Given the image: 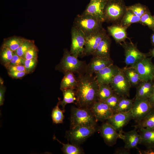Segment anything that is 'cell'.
Instances as JSON below:
<instances>
[{"mask_svg": "<svg viewBox=\"0 0 154 154\" xmlns=\"http://www.w3.org/2000/svg\"><path fill=\"white\" fill-rule=\"evenodd\" d=\"M59 101L56 106L53 109L51 113V117L53 123L56 124L62 123L63 122L64 116L62 110L59 107Z\"/></svg>", "mask_w": 154, "mask_h": 154, "instance_id": "obj_34", "label": "cell"}, {"mask_svg": "<svg viewBox=\"0 0 154 154\" xmlns=\"http://www.w3.org/2000/svg\"><path fill=\"white\" fill-rule=\"evenodd\" d=\"M133 119L130 111L127 112L114 113L107 120V121L111 125L119 132L123 130V128Z\"/></svg>", "mask_w": 154, "mask_h": 154, "instance_id": "obj_16", "label": "cell"}, {"mask_svg": "<svg viewBox=\"0 0 154 154\" xmlns=\"http://www.w3.org/2000/svg\"><path fill=\"white\" fill-rule=\"evenodd\" d=\"M133 126L137 129L154 128V108L140 122Z\"/></svg>", "mask_w": 154, "mask_h": 154, "instance_id": "obj_30", "label": "cell"}, {"mask_svg": "<svg viewBox=\"0 0 154 154\" xmlns=\"http://www.w3.org/2000/svg\"><path fill=\"white\" fill-rule=\"evenodd\" d=\"M99 132L106 144L109 146L115 145L119 138L118 132L107 122L102 124L99 127Z\"/></svg>", "mask_w": 154, "mask_h": 154, "instance_id": "obj_19", "label": "cell"}, {"mask_svg": "<svg viewBox=\"0 0 154 154\" xmlns=\"http://www.w3.org/2000/svg\"><path fill=\"white\" fill-rule=\"evenodd\" d=\"M90 109L97 121L107 120L114 114L110 107L103 102L97 101Z\"/></svg>", "mask_w": 154, "mask_h": 154, "instance_id": "obj_14", "label": "cell"}, {"mask_svg": "<svg viewBox=\"0 0 154 154\" xmlns=\"http://www.w3.org/2000/svg\"></svg>", "mask_w": 154, "mask_h": 154, "instance_id": "obj_51", "label": "cell"}, {"mask_svg": "<svg viewBox=\"0 0 154 154\" xmlns=\"http://www.w3.org/2000/svg\"><path fill=\"white\" fill-rule=\"evenodd\" d=\"M38 49L34 44L25 53L23 58L25 60L37 59Z\"/></svg>", "mask_w": 154, "mask_h": 154, "instance_id": "obj_39", "label": "cell"}, {"mask_svg": "<svg viewBox=\"0 0 154 154\" xmlns=\"http://www.w3.org/2000/svg\"><path fill=\"white\" fill-rule=\"evenodd\" d=\"M141 17L129 10L126 11L119 23L123 26L128 27L132 23L140 22Z\"/></svg>", "mask_w": 154, "mask_h": 154, "instance_id": "obj_32", "label": "cell"}, {"mask_svg": "<svg viewBox=\"0 0 154 154\" xmlns=\"http://www.w3.org/2000/svg\"><path fill=\"white\" fill-rule=\"evenodd\" d=\"M135 127L132 130L125 132L123 130L118 132L119 138L121 139L124 143V147L130 149L135 148L139 149L137 146L140 144L141 137Z\"/></svg>", "mask_w": 154, "mask_h": 154, "instance_id": "obj_15", "label": "cell"}, {"mask_svg": "<svg viewBox=\"0 0 154 154\" xmlns=\"http://www.w3.org/2000/svg\"><path fill=\"white\" fill-rule=\"evenodd\" d=\"M95 126H78L66 133V137L71 144L79 146L96 131Z\"/></svg>", "mask_w": 154, "mask_h": 154, "instance_id": "obj_6", "label": "cell"}, {"mask_svg": "<svg viewBox=\"0 0 154 154\" xmlns=\"http://www.w3.org/2000/svg\"><path fill=\"white\" fill-rule=\"evenodd\" d=\"M114 153L116 154H129L130 153V149L123 147L117 148L115 150Z\"/></svg>", "mask_w": 154, "mask_h": 154, "instance_id": "obj_45", "label": "cell"}, {"mask_svg": "<svg viewBox=\"0 0 154 154\" xmlns=\"http://www.w3.org/2000/svg\"><path fill=\"white\" fill-rule=\"evenodd\" d=\"M110 84L114 93L121 96L129 97L131 86L122 68L120 69Z\"/></svg>", "mask_w": 154, "mask_h": 154, "instance_id": "obj_7", "label": "cell"}, {"mask_svg": "<svg viewBox=\"0 0 154 154\" xmlns=\"http://www.w3.org/2000/svg\"><path fill=\"white\" fill-rule=\"evenodd\" d=\"M139 129L140 144L144 145L147 149L154 148V128H143Z\"/></svg>", "mask_w": 154, "mask_h": 154, "instance_id": "obj_23", "label": "cell"}, {"mask_svg": "<svg viewBox=\"0 0 154 154\" xmlns=\"http://www.w3.org/2000/svg\"><path fill=\"white\" fill-rule=\"evenodd\" d=\"M6 68L9 71H25L26 72L25 68L24 65H23L15 66L10 65Z\"/></svg>", "mask_w": 154, "mask_h": 154, "instance_id": "obj_43", "label": "cell"}, {"mask_svg": "<svg viewBox=\"0 0 154 154\" xmlns=\"http://www.w3.org/2000/svg\"><path fill=\"white\" fill-rule=\"evenodd\" d=\"M34 44V40L25 38L15 52L19 56L23 58L25 52L31 46Z\"/></svg>", "mask_w": 154, "mask_h": 154, "instance_id": "obj_36", "label": "cell"}, {"mask_svg": "<svg viewBox=\"0 0 154 154\" xmlns=\"http://www.w3.org/2000/svg\"><path fill=\"white\" fill-rule=\"evenodd\" d=\"M139 23L154 30V17L148 11L141 17Z\"/></svg>", "mask_w": 154, "mask_h": 154, "instance_id": "obj_37", "label": "cell"}, {"mask_svg": "<svg viewBox=\"0 0 154 154\" xmlns=\"http://www.w3.org/2000/svg\"><path fill=\"white\" fill-rule=\"evenodd\" d=\"M126 11L123 0H107L104 11L105 21L118 23Z\"/></svg>", "mask_w": 154, "mask_h": 154, "instance_id": "obj_3", "label": "cell"}, {"mask_svg": "<svg viewBox=\"0 0 154 154\" xmlns=\"http://www.w3.org/2000/svg\"><path fill=\"white\" fill-rule=\"evenodd\" d=\"M64 75L60 84V89L71 88L76 89L78 85L77 79L75 78L74 73L70 72L64 73Z\"/></svg>", "mask_w": 154, "mask_h": 154, "instance_id": "obj_24", "label": "cell"}, {"mask_svg": "<svg viewBox=\"0 0 154 154\" xmlns=\"http://www.w3.org/2000/svg\"><path fill=\"white\" fill-rule=\"evenodd\" d=\"M103 28L86 37L85 44L82 56L93 55L98 44L107 35Z\"/></svg>", "mask_w": 154, "mask_h": 154, "instance_id": "obj_12", "label": "cell"}, {"mask_svg": "<svg viewBox=\"0 0 154 154\" xmlns=\"http://www.w3.org/2000/svg\"><path fill=\"white\" fill-rule=\"evenodd\" d=\"M154 32L152 34L151 37V41L152 44L153 45H154V30H153Z\"/></svg>", "mask_w": 154, "mask_h": 154, "instance_id": "obj_48", "label": "cell"}, {"mask_svg": "<svg viewBox=\"0 0 154 154\" xmlns=\"http://www.w3.org/2000/svg\"><path fill=\"white\" fill-rule=\"evenodd\" d=\"M14 52L2 46L1 51L0 59L1 63L6 68L12 59Z\"/></svg>", "mask_w": 154, "mask_h": 154, "instance_id": "obj_33", "label": "cell"}, {"mask_svg": "<svg viewBox=\"0 0 154 154\" xmlns=\"http://www.w3.org/2000/svg\"><path fill=\"white\" fill-rule=\"evenodd\" d=\"M38 62L37 59L25 60L23 65L28 74L33 72Z\"/></svg>", "mask_w": 154, "mask_h": 154, "instance_id": "obj_40", "label": "cell"}, {"mask_svg": "<svg viewBox=\"0 0 154 154\" xmlns=\"http://www.w3.org/2000/svg\"><path fill=\"white\" fill-rule=\"evenodd\" d=\"M6 88L3 84L1 85L0 86V105H2L4 100V94Z\"/></svg>", "mask_w": 154, "mask_h": 154, "instance_id": "obj_44", "label": "cell"}, {"mask_svg": "<svg viewBox=\"0 0 154 154\" xmlns=\"http://www.w3.org/2000/svg\"><path fill=\"white\" fill-rule=\"evenodd\" d=\"M25 38L17 36L9 38L4 40L2 46L15 52L20 46Z\"/></svg>", "mask_w": 154, "mask_h": 154, "instance_id": "obj_31", "label": "cell"}, {"mask_svg": "<svg viewBox=\"0 0 154 154\" xmlns=\"http://www.w3.org/2000/svg\"><path fill=\"white\" fill-rule=\"evenodd\" d=\"M150 54L152 56V57H154V48L151 50L150 51Z\"/></svg>", "mask_w": 154, "mask_h": 154, "instance_id": "obj_49", "label": "cell"}, {"mask_svg": "<svg viewBox=\"0 0 154 154\" xmlns=\"http://www.w3.org/2000/svg\"><path fill=\"white\" fill-rule=\"evenodd\" d=\"M122 69L131 87H136L142 82L139 74L133 67L126 66Z\"/></svg>", "mask_w": 154, "mask_h": 154, "instance_id": "obj_25", "label": "cell"}, {"mask_svg": "<svg viewBox=\"0 0 154 154\" xmlns=\"http://www.w3.org/2000/svg\"><path fill=\"white\" fill-rule=\"evenodd\" d=\"M149 99L151 103L154 108V92L152 96Z\"/></svg>", "mask_w": 154, "mask_h": 154, "instance_id": "obj_47", "label": "cell"}, {"mask_svg": "<svg viewBox=\"0 0 154 154\" xmlns=\"http://www.w3.org/2000/svg\"><path fill=\"white\" fill-rule=\"evenodd\" d=\"M107 0H90L82 15H89L103 23L105 21L104 11Z\"/></svg>", "mask_w": 154, "mask_h": 154, "instance_id": "obj_13", "label": "cell"}, {"mask_svg": "<svg viewBox=\"0 0 154 154\" xmlns=\"http://www.w3.org/2000/svg\"><path fill=\"white\" fill-rule=\"evenodd\" d=\"M113 60L109 57L93 56L89 63L86 65V73L93 75L104 68L114 64Z\"/></svg>", "mask_w": 154, "mask_h": 154, "instance_id": "obj_18", "label": "cell"}, {"mask_svg": "<svg viewBox=\"0 0 154 154\" xmlns=\"http://www.w3.org/2000/svg\"><path fill=\"white\" fill-rule=\"evenodd\" d=\"M8 73L9 76L13 78H21L27 74V72L25 71H9Z\"/></svg>", "mask_w": 154, "mask_h": 154, "instance_id": "obj_42", "label": "cell"}, {"mask_svg": "<svg viewBox=\"0 0 154 154\" xmlns=\"http://www.w3.org/2000/svg\"><path fill=\"white\" fill-rule=\"evenodd\" d=\"M120 68L113 64L95 73V77L99 85L110 84Z\"/></svg>", "mask_w": 154, "mask_h": 154, "instance_id": "obj_17", "label": "cell"}, {"mask_svg": "<svg viewBox=\"0 0 154 154\" xmlns=\"http://www.w3.org/2000/svg\"><path fill=\"white\" fill-rule=\"evenodd\" d=\"M3 82H4L3 79L1 78V77H0V83L1 85L3 84Z\"/></svg>", "mask_w": 154, "mask_h": 154, "instance_id": "obj_50", "label": "cell"}, {"mask_svg": "<svg viewBox=\"0 0 154 154\" xmlns=\"http://www.w3.org/2000/svg\"><path fill=\"white\" fill-rule=\"evenodd\" d=\"M102 23L92 15L81 14L75 18L73 26L80 29L86 37L103 28Z\"/></svg>", "mask_w": 154, "mask_h": 154, "instance_id": "obj_5", "label": "cell"}, {"mask_svg": "<svg viewBox=\"0 0 154 154\" xmlns=\"http://www.w3.org/2000/svg\"><path fill=\"white\" fill-rule=\"evenodd\" d=\"M121 97L114 93L103 102L106 104L110 107L114 113Z\"/></svg>", "mask_w": 154, "mask_h": 154, "instance_id": "obj_38", "label": "cell"}, {"mask_svg": "<svg viewBox=\"0 0 154 154\" xmlns=\"http://www.w3.org/2000/svg\"><path fill=\"white\" fill-rule=\"evenodd\" d=\"M53 139L57 140L58 142L63 145L61 149L64 154H84V152L83 149L79 146L69 143L64 144L59 140L54 135Z\"/></svg>", "mask_w": 154, "mask_h": 154, "instance_id": "obj_29", "label": "cell"}, {"mask_svg": "<svg viewBox=\"0 0 154 154\" xmlns=\"http://www.w3.org/2000/svg\"><path fill=\"white\" fill-rule=\"evenodd\" d=\"M136 87L135 98H149L154 92V83L153 81L142 82Z\"/></svg>", "mask_w": 154, "mask_h": 154, "instance_id": "obj_21", "label": "cell"}, {"mask_svg": "<svg viewBox=\"0 0 154 154\" xmlns=\"http://www.w3.org/2000/svg\"><path fill=\"white\" fill-rule=\"evenodd\" d=\"M114 93L110 84H104L99 85L97 93V101L103 102Z\"/></svg>", "mask_w": 154, "mask_h": 154, "instance_id": "obj_28", "label": "cell"}, {"mask_svg": "<svg viewBox=\"0 0 154 154\" xmlns=\"http://www.w3.org/2000/svg\"><path fill=\"white\" fill-rule=\"evenodd\" d=\"M134 100V99H130L126 97L121 96L114 114L130 111L133 107Z\"/></svg>", "mask_w": 154, "mask_h": 154, "instance_id": "obj_27", "label": "cell"}, {"mask_svg": "<svg viewBox=\"0 0 154 154\" xmlns=\"http://www.w3.org/2000/svg\"><path fill=\"white\" fill-rule=\"evenodd\" d=\"M111 43V39L107 34L100 42L92 55L93 56L101 57H110Z\"/></svg>", "mask_w": 154, "mask_h": 154, "instance_id": "obj_22", "label": "cell"}, {"mask_svg": "<svg viewBox=\"0 0 154 154\" xmlns=\"http://www.w3.org/2000/svg\"><path fill=\"white\" fill-rule=\"evenodd\" d=\"M154 108L149 98H135L133 106L130 112L133 119L137 123L143 119Z\"/></svg>", "mask_w": 154, "mask_h": 154, "instance_id": "obj_9", "label": "cell"}, {"mask_svg": "<svg viewBox=\"0 0 154 154\" xmlns=\"http://www.w3.org/2000/svg\"><path fill=\"white\" fill-rule=\"evenodd\" d=\"M138 151L141 154H154V148L151 149H147L145 150L138 149Z\"/></svg>", "mask_w": 154, "mask_h": 154, "instance_id": "obj_46", "label": "cell"}, {"mask_svg": "<svg viewBox=\"0 0 154 154\" xmlns=\"http://www.w3.org/2000/svg\"><path fill=\"white\" fill-rule=\"evenodd\" d=\"M122 45L124 50V62L126 66L133 67L147 57V54L139 51L136 45L131 42H124Z\"/></svg>", "mask_w": 154, "mask_h": 154, "instance_id": "obj_8", "label": "cell"}, {"mask_svg": "<svg viewBox=\"0 0 154 154\" xmlns=\"http://www.w3.org/2000/svg\"><path fill=\"white\" fill-rule=\"evenodd\" d=\"M25 60L23 58L18 55L15 52H14L12 58L8 66L23 65Z\"/></svg>", "mask_w": 154, "mask_h": 154, "instance_id": "obj_41", "label": "cell"}, {"mask_svg": "<svg viewBox=\"0 0 154 154\" xmlns=\"http://www.w3.org/2000/svg\"><path fill=\"white\" fill-rule=\"evenodd\" d=\"M76 88V103L78 107L90 108L97 101L99 85L95 77L86 73L79 75Z\"/></svg>", "mask_w": 154, "mask_h": 154, "instance_id": "obj_1", "label": "cell"}, {"mask_svg": "<svg viewBox=\"0 0 154 154\" xmlns=\"http://www.w3.org/2000/svg\"><path fill=\"white\" fill-rule=\"evenodd\" d=\"M127 27L122 26L119 23H115L108 26L107 29L109 34L116 42L119 44L125 42L127 38L126 30Z\"/></svg>", "mask_w": 154, "mask_h": 154, "instance_id": "obj_20", "label": "cell"}, {"mask_svg": "<svg viewBox=\"0 0 154 154\" xmlns=\"http://www.w3.org/2000/svg\"><path fill=\"white\" fill-rule=\"evenodd\" d=\"M71 44L70 52L78 58L82 56L86 42V36L80 29L73 26L71 30Z\"/></svg>", "mask_w": 154, "mask_h": 154, "instance_id": "obj_10", "label": "cell"}, {"mask_svg": "<svg viewBox=\"0 0 154 154\" xmlns=\"http://www.w3.org/2000/svg\"><path fill=\"white\" fill-rule=\"evenodd\" d=\"M126 9L140 17L148 11L145 6L140 3H136L131 6H126Z\"/></svg>", "mask_w": 154, "mask_h": 154, "instance_id": "obj_35", "label": "cell"}, {"mask_svg": "<svg viewBox=\"0 0 154 154\" xmlns=\"http://www.w3.org/2000/svg\"><path fill=\"white\" fill-rule=\"evenodd\" d=\"M86 66L84 62L79 60L72 55L68 50L65 49L63 57L56 68L64 73L70 72L80 75L82 74L83 71L85 72Z\"/></svg>", "mask_w": 154, "mask_h": 154, "instance_id": "obj_4", "label": "cell"}, {"mask_svg": "<svg viewBox=\"0 0 154 154\" xmlns=\"http://www.w3.org/2000/svg\"><path fill=\"white\" fill-rule=\"evenodd\" d=\"M63 96V99L61 101L59 99V104L62 107V109L64 112L65 107L68 104L73 103L76 100L75 91L73 88H68L62 90Z\"/></svg>", "mask_w": 154, "mask_h": 154, "instance_id": "obj_26", "label": "cell"}, {"mask_svg": "<svg viewBox=\"0 0 154 154\" xmlns=\"http://www.w3.org/2000/svg\"><path fill=\"white\" fill-rule=\"evenodd\" d=\"M152 58L146 57L134 66L142 82L153 81L154 79V64Z\"/></svg>", "mask_w": 154, "mask_h": 154, "instance_id": "obj_11", "label": "cell"}, {"mask_svg": "<svg viewBox=\"0 0 154 154\" xmlns=\"http://www.w3.org/2000/svg\"><path fill=\"white\" fill-rule=\"evenodd\" d=\"M97 121L90 108L72 107L70 128L78 126H95Z\"/></svg>", "mask_w": 154, "mask_h": 154, "instance_id": "obj_2", "label": "cell"}]
</instances>
